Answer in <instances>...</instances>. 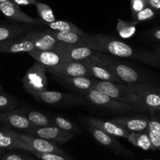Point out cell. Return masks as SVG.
Segmentation results:
<instances>
[{"instance_id":"obj_1","label":"cell","mask_w":160,"mask_h":160,"mask_svg":"<svg viewBox=\"0 0 160 160\" xmlns=\"http://www.w3.org/2000/svg\"><path fill=\"white\" fill-rule=\"evenodd\" d=\"M88 47L95 52L112 55L123 59H130L151 65H156L159 61L156 54L138 50L123 41L109 34H90Z\"/></svg>"},{"instance_id":"obj_2","label":"cell","mask_w":160,"mask_h":160,"mask_svg":"<svg viewBox=\"0 0 160 160\" xmlns=\"http://www.w3.org/2000/svg\"><path fill=\"white\" fill-rule=\"evenodd\" d=\"M93 88L97 89L109 96L132 106L134 109H147L142 98L128 88L124 84L94 80Z\"/></svg>"},{"instance_id":"obj_3","label":"cell","mask_w":160,"mask_h":160,"mask_svg":"<svg viewBox=\"0 0 160 160\" xmlns=\"http://www.w3.org/2000/svg\"><path fill=\"white\" fill-rule=\"evenodd\" d=\"M24 89L32 96L47 91L48 79L46 77V68L40 62H35L29 67L22 78Z\"/></svg>"},{"instance_id":"obj_4","label":"cell","mask_w":160,"mask_h":160,"mask_svg":"<svg viewBox=\"0 0 160 160\" xmlns=\"http://www.w3.org/2000/svg\"><path fill=\"white\" fill-rule=\"evenodd\" d=\"M86 102L112 112L126 113L134 109L132 106L118 101L95 88H92L81 95Z\"/></svg>"},{"instance_id":"obj_5","label":"cell","mask_w":160,"mask_h":160,"mask_svg":"<svg viewBox=\"0 0 160 160\" xmlns=\"http://www.w3.org/2000/svg\"><path fill=\"white\" fill-rule=\"evenodd\" d=\"M33 97L36 100L45 104L50 105V106H63V107L84 106L87 103L86 100L80 95L62 93L55 91L47 90Z\"/></svg>"},{"instance_id":"obj_6","label":"cell","mask_w":160,"mask_h":160,"mask_svg":"<svg viewBox=\"0 0 160 160\" xmlns=\"http://www.w3.org/2000/svg\"><path fill=\"white\" fill-rule=\"evenodd\" d=\"M46 71L59 78L87 77L92 78L85 62L78 61H63L56 67L46 68Z\"/></svg>"},{"instance_id":"obj_7","label":"cell","mask_w":160,"mask_h":160,"mask_svg":"<svg viewBox=\"0 0 160 160\" xmlns=\"http://www.w3.org/2000/svg\"><path fill=\"white\" fill-rule=\"evenodd\" d=\"M53 51L60 55L66 61L78 62H84L96 52L88 46L71 45L59 42Z\"/></svg>"},{"instance_id":"obj_8","label":"cell","mask_w":160,"mask_h":160,"mask_svg":"<svg viewBox=\"0 0 160 160\" xmlns=\"http://www.w3.org/2000/svg\"><path fill=\"white\" fill-rule=\"evenodd\" d=\"M27 134L62 145L70 142L74 138V134L63 131L54 125L46 127H34Z\"/></svg>"},{"instance_id":"obj_9","label":"cell","mask_w":160,"mask_h":160,"mask_svg":"<svg viewBox=\"0 0 160 160\" xmlns=\"http://www.w3.org/2000/svg\"><path fill=\"white\" fill-rule=\"evenodd\" d=\"M87 130L98 143L107 148L112 152L120 155V156H128L130 158L134 157V155L129 150L127 149L125 147H123L121 144L119 143L118 141L116 140L115 137L113 136L109 135V134L103 132L101 130L98 129L95 127L89 126V125Z\"/></svg>"},{"instance_id":"obj_10","label":"cell","mask_w":160,"mask_h":160,"mask_svg":"<svg viewBox=\"0 0 160 160\" xmlns=\"http://www.w3.org/2000/svg\"><path fill=\"white\" fill-rule=\"evenodd\" d=\"M0 12L6 18L12 21L23 23L28 25H44L43 22L40 19H36L28 16L12 0L0 3Z\"/></svg>"},{"instance_id":"obj_11","label":"cell","mask_w":160,"mask_h":160,"mask_svg":"<svg viewBox=\"0 0 160 160\" xmlns=\"http://www.w3.org/2000/svg\"><path fill=\"white\" fill-rule=\"evenodd\" d=\"M109 70H110L117 78H120L123 82L127 84H136L142 82L140 74L132 67H129L127 64L119 62L118 60L112 59L109 56L107 63L105 66Z\"/></svg>"},{"instance_id":"obj_12","label":"cell","mask_w":160,"mask_h":160,"mask_svg":"<svg viewBox=\"0 0 160 160\" xmlns=\"http://www.w3.org/2000/svg\"><path fill=\"white\" fill-rule=\"evenodd\" d=\"M19 138L28 145L31 148L29 152L35 151L38 152H53L59 153V154H66L59 147L56 145V143L42 138L36 136L30 135L28 134H20L17 133Z\"/></svg>"},{"instance_id":"obj_13","label":"cell","mask_w":160,"mask_h":160,"mask_svg":"<svg viewBox=\"0 0 160 160\" xmlns=\"http://www.w3.org/2000/svg\"><path fill=\"white\" fill-rule=\"evenodd\" d=\"M0 123L9 128L25 131L26 134L34 127L20 109L0 112Z\"/></svg>"},{"instance_id":"obj_14","label":"cell","mask_w":160,"mask_h":160,"mask_svg":"<svg viewBox=\"0 0 160 160\" xmlns=\"http://www.w3.org/2000/svg\"><path fill=\"white\" fill-rule=\"evenodd\" d=\"M22 37L27 40L31 41L38 50H54L57 44V40L50 34L48 30L34 31L31 30Z\"/></svg>"},{"instance_id":"obj_15","label":"cell","mask_w":160,"mask_h":160,"mask_svg":"<svg viewBox=\"0 0 160 160\" xmlns=\"http://www.w3.org/2000/svg\"><path fill=\"white\" fill-rule=\"evenodd\" d=\"M56 82L67 88L71 92L81 96L83 93L93 88L94 78L87 77H73V78H53Z\"/></svg>"},{"instance_id":"obj_16","label":"cell","mask_w":160,"mask_h":160,"mask_svg":"<svg viewBox=\"0 0 160 160\" xmlns=\"http://www.w3.org/2000/svg\"><path fill=\"white\" fill-rule=\"evenodd\" d=\"M126 85L130 90L137 94L142 98L148 109L160 111V97L159 94L152 90L148 86L141 83L128 84Z\"/></svg>"},{"instance_id":"obj_17","label":"cell","mask_w":160,"mask_h":160,"mask_svg":"<svg viewBox=\"0 0 160 160\" xmlns=\"http://www.w3.org/2000/svg\"><path fill=\"white\" fill-rule=\"evenodd\" d=\"M17 131L11 128H0V148L2 149H22L29 152L31 148L17 136Z\"/></svg>"},{"instance_id":"obj_18","label":"cell","mask_w":160,"mask_h":160,"mask_svg":"<svg viewBox=\"0 0 160 160\" xmlns=\"http://www.w3.org/2000/svg\"><path fill=\"white\" fill-rule=\"evenodd\" d=\"M85 121L89 126L95 127L98 129L101 130L103 132L112 135L113 137H120L128 138L129 133L128 131L118 126L116 123H112L110 120H102L95 117H88L85 118Z\"/></svg>"},{"instance_id":"obj_19","label":"cell","mask_w":160,"mask_h":160,"mask_svg":"<svg viewBox=\"0 0 160 160\" xmlns=\"http://www.w3.org/2000/svg\"><path fill=\"white\" fill-rule=\"evenodd\" d=\"M35 49L34 45L29 40L23 38V37L10 39L0 43V52L7 54L27 52Z\"/></svg>"},{"instance_id":"obj_20","label":"cell","mask_w":160,"mask_h":160,"mask_svg":"<svg viewBox=\"0 0 160 160\" xmlns=\"http://www.w3.org/2000/svg\"><path fill=\"white\" fill-rule=\"evenodd\" d=\"M28 54L40 62L45 68L54 67L66 61L62 56L52 50H38L33 49L28 52Z\"/></svg>"},{"instance_id":"obj_21","label":"cell","mask_w":160,"mask_h":160,"mask_svg":"<svg viewBox=\"0 0 160 160\" xmlns=\"http://www.w3.org/2000/svg\"><path fill=\"white\" fill-rule=\"evenodd\" d=\"M47 30L58 42H62V43L88 47L89 42H90L89 34H86V33L79 34V33L76 32H60V31H55L50 29Z\"/></svg>"},{"instance_id":"obj_22","label":"cell","mask_w":160,"mask_h":160,"mask_svg":"<svg viewBox=\"0 0 160 160\" xmlns=\"http://www.w3.org/2000/svg\"><path fill=\"white\" fill-rule=\"evenodd\" d=\"M110 121L128 132H141L148 129L149 120L142 117H116Z\"/></svg>"},{"instance_id":"obj_23","label":"cell","mask_w":160,"mask_h":160,"mask_svg":"<svg viewBox=\"0 0 160 160\" xmlns=\"http://www.w3.org/2000/svg\"><path fill=\"white\" fill-rule=\"evenodd\" d=\"M84 62H85V64L87 65L91 76L94 79L98 80V81L123 84V81L120 78H117L115 74H113L110 70H108L105 66L89 60L84 61Z\"/></svg>"},{"instance_id":"obj_24","label":"cell","mask_w":160,"mask_h":160,"mask_svg":"<svg viewBox=\"0 0 160 160\" xmlns=\"http://www.w3.org/2000/svg\"><path fill=\"white\" fill-rule=\"evenodd\" d=\"M30 31H31V29L28 26L2 22L0 23V43L22 37Z\"/></svg>"},{"instance_id":"obj_25","label":"cell","mask_w":160,"mask_h":160,"mask_svg":"<svg viewBox=\"0 0 160 160\" xmlns=\"http://www.w3.org/2000/svg\"><path fill=\"white\" fill-rule=\"evenodd\" d=\"M20 110L26 116L27 118L34 127H46L53 125L51 117L45 115L42 112L33 109H23Z\"/></svg>"},{"instance_id":"obj_26","label":"cell","mask_w":160,"mask_h":160,"mask_svg":"<svg viewBox=\"0 0 160 160\" xmlns=\"http://www.w3.org/2000/svg\"><path fill=\"white\" fill-rule=\"evenodd\" d=\"M128 141L134 146L138 147L144 150H148L154 148L152 145L148 134L141 132H130L128 137Z\"/></svg>"},{"instance_id":"obj_27","label":"cell","mask_w":160,"mask_h":160,"mask_svg":"<svg viewBox=\"0 0 160 160\" xmlns=\"http://www.w3.org/2000/svg\"><path fill=\"white\" fill-rule=\"evenodd\" d=\"M50 30L60 32H76L79 34H83L84 31L76 26L74 23L64 20H55L52 23H45Z\"/></svg>"},{"instance_id":"obj_28","label":"cell","mask_w":160,"mask_h":160,"mask_svg":"<svg viewBox=\"0 0 160 160\" xmlns=\"http://www.w3.org/2000/svg\"><path fill=\"white\" fill-rule=\"evenodd\" d=\"M52 124L63 131H68V132L73 133H79L80 129L75 123L69 120L68 119H66L64 117L59 115H54L51 117Z\"/></svg>"},{"instance_id":"obj_29","label":"cell","mask_w":160,"mask_h":160,"mask_svg":"<svg viewBox=\"0 0 160 160\" xmlns=\"http://www.w3.org/2000/svg\"><path fill=\"white\" fill-rule=\"evenodd\" d=\"M35 6L39 18L43 22L44 24L52 23V22L56 20L52 9L48 5L38 1Z\"/></svg>"},{"instance_id":"obj_30","label":"cell","mask_w":160,"mask_h":160,"mask_svg":"<svg viewBox=\"0 0 160 160\" xmlns=\"http://www.w3.org/2000/svg\"><path fill=\"white\" fill-rule=\"evenodd\" d=\"M18 105V102L16 98L4 91H0V111L7 112L13 110Z\"/></svg>"},{"instance_id":"obj_31","label":"cell","mask_w":160,"mask_h":160,"mask_svg":"<svg viewBox=\"0 0 160 160\" xmlns=\"http://www.w3.org/2000/svg\"><path fill=\"white\" fill-rule=\"evenodd\" d=\"M30 153L35 156L41 160H72L67 154H59L53 152H38L35 151H31Z\"/></svg>"},{"instance_id":"obj_32","label":"cell","mask_w":160,"mask_h":160,"mask_svg":"<svg viewBox=\"0 0 160 160\" xmlns=\"http://www.w3.org/2000/svg\"><path fill=\"white\" fill-rule=\"evenodd\" d=\"M155 16V11L152 9L151 7H146L144 8L141 11H139L138 13L133 17V18L136 20V22H141L145 21V20H149L152 19Z\"/></svg>"},{"instance_id":"obj_33","label":"cell","mask_w":160,"mask_h":160,"mask_svg":"<svg viewBox=\"0 0 160 160\" xmlns=\"http://www.w3.org/2000/svg\"><path fill=\"white\" fill-rule=\"evenodd\" d=\"M148 4V0H131V7L132 11V17H134L136 13L146 7Z\"/></svg>"},{"instance_id":"obj_34","label":"cell","mask_w":160,"mask_h":160,"mask_svg":"<svg viewBox=\"0 0 160 160\" xmlns=\"http://www.w3.org/2000/svg\"><path fill=\"white\" fill-rule=\"evenodd\" d=\"M0 160H37L32 157L23 155L17 154V153H8V154H3Z\"/></svg>"},{"instance_id":"obj_35","label":"cell","mask_w":160,"mask_h":160,"mask_svg":"<svg viewBox=\"0 0 160 160\" xmlns=\"http://www.w3.org/2000/svg\"><path fill=\"white\" fill-rule=\"evenodd\" d=\"M148 135L154 148H160V135L154 131L148 129Z\"/></svg>"},{"instance_id":"obj_36","label":"cell","mask_w":160,"mask_h":160,"mask_svg":"<svg viewBox=\"0 0 160 160\" xmlns=\"http://www.w3.org/2000/svg\"><path fill=\"white\" fill-rule=\"evenodd\" d=\"M148 129L154 131L156 134L160 135V120H155V119L149 120L148 121Z\"/></svg>"},{"instance_id":"obj_37","label":"cell","mask_w":160,"mask_h":160,"mask_svg":"<svg viewBox=\"0 0 160 160\" xmlns=\"http://www.w3.org/2000/svg\"><path fill=\"white\" fill-rule=\"evenodd\" d=\"M18 6H36L38 0H12Z\"/></svg>"},{"instance_id":"obj_38","label":"cell","mask_w":160,"mask_h":160,"mask_svg":"<svg viewBox=\"0 0 160 160\" xmlns=\"http://www.w3.org/2000/svg\"><path fill=\"white\" fill-rule=\"evenodd\" d=\"M148 2L154 9H160V0H148Z\"/></svg>"},{"instance_id":"obj_39","label":"cell","mask_w":160,"mask_h":160,"mask_svg":"<svg viewBox=\"0 0 160 160\" xmlns=\"http://www.w3.org/2000/svg\"><path fill=\"white\" fill-rule=\"evenodd\" d=\"M154 37L158 40H160V29L156 30L154 32Z\"/></svg>"},{"instance_id":"obj_40","label":"cell","mask_w":160,"mask_h":160,"mask_svg":"<svg viewBox=\"0 0 160 160\" xmlns=\"http://www.w3.org/2000/svg\"><path fill=\"white\" fill-rule=\"evenodd\" d=\"M156 55H157L158 57L160 59V48H158V49L156 50Z\"/></svg>"},{"instance_id":"obj_41","label":"cell","mask_w":160,"mask_h":160,"mask_svg":"<svg viewBox=\"0 0 160 160\" xmlns=\"http://www.w3.org/2000/svg\"><path fill=\"white\" fill-rule=\"evenodd\" d=\"M4 152H5L4 149H2V148H0V156H1V155L4 154Z\"/></svg>"},{"instance_id":"obj_42","label":"cell","mask_w":160,"mask_h":160,"mask_svg":"<svg viewBox=\"0 0 160 160\" xmlns=\"http://www.w3.org/2000/svg\"><path fill=\"white\" fill-rule=\"evenodd\" d=\"M3 89H4V88H3L2 85V84H0V91H2V90H3Z\"/></svg>"},{"instance_id":"obj_43","label":"cell","mask_w":160,"mask_h":160,"mask_svg":"<svg viewBox=\"0 0 160 160\" xmlns=\"http://www.w3.org/2000/svg\"><path fill=\"white\" fill-rule=\"evenodd\" d=\"M6 1H9V0H0V3H2V2H6Z\"/></svg>"},{"instance_id":"obj_44","label":"cell","mask_w":160,"mask_h":160,"mask_svg":"<svg viewBox=\"0 0 160 160\" xmlns=\"http://www.w3.org/2000/svg\"><path fill=\"white\" fill-rule=\"evenodd\" d=\"M159 97H160V92H159Z\"/></svg>"},{"instance_id":"obj_45","label":"cell","mask_w":160,"mask_h":160,"mask_svg":"<svg viewBox=\"0 0 160 160\" xmlns=\"http://www.w3.org/2000/svg\"><path fill=\"white\" fill-rule=\"evenodd\" d=\"M2 21H0V23H2Z\"/></svg>"},{"instance_id":"obj_46","label":"cell","mask_w":160,"mask_h":160,"mask_svg":"<svg viewBox=\"0 0 160 160\" xmlns=\"http://www.w3.org/2000/svg\"><path fill=\"white\" fill-rule=\"evenodd\" d=\"M147 160H149V159H147Z\"/></svg>"}]
</instances>
